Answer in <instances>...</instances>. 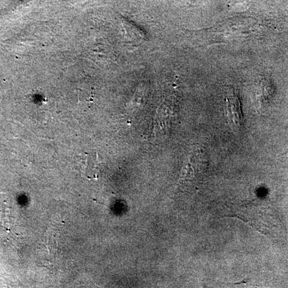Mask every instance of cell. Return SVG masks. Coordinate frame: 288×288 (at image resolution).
<instances>
[{
  "mask_svg": "<svg viewBox=\"0 0 288 288\" xmlns=\"http://www.w3.org/2000/svg\"><path fill=\"white\" fill-rule=\"evenodd\" d=\"M124 27L126 34H127V37L133 39L134 41H140L144 39V33L136 26L133 25L130 23H126Z\"/></svg>",
  "mask_w": 288,
  "mask_h": 288,
  "instance_id": "obj_5",
  "label": "cell"
},
{
  "mask_svg": "<svg viewBox=\"0 0 288 288\" xmlns=\"http://www.w3.org/2000/svg\"><path fill=\"white\" fill-rule=\"evenodd\" d=\"M209 168V156L202 147L191 148L182 172L180 185L183 188L197 187L204 179Z\"/></svg>",
  "mask_w": 288,
  "mask_h": 288,
  "instance_id": "obj_1",
  "label": "cell"
},
{
  "mask_svg": "<svg viewBox=\"0 0 288 288\" xmlns=\"http://www.w3.org/2000/svg\"><path fill=\"white\" fill-rule=\"evenodd\" d=\"M101 162L99 161L96 155H92L88 157L85 173L89 178L98 177L101 173Z\"/></svg>",
  "mask_w": 288,
  "mask_h": 288,
  "instance_id": "obj_4",
  "label": "cell"
},
{
  "mask_svg": "<svg viewBox=\"0 0 288 288\" xmlns=\"http://www.w3.org/2000/svg\"><path fill=\"white\" fill-rule=\"evenodd\" d=\"M226 114L231 128L236 133L241 131L244 124L241 102L235 88L228 90L226 96Z\"/></svg>",
  "mask_w": 288,
  "mask_h": 288,
  "instance_id": "obj_2",
  "label": "cell"
},
{
  "mask_svg": "<svg viewBox=\"0 0 288 288\" xmlns=\"http://www.w3.org/2000/svg\"><path fill=\"white\" fill-rule=\"evenodd\" d=\"M247 26H217L213 29L215 33L220 35H225L226 37L236 38L245 37L249 34Z\"/></svg>",
  "mask_w": 288,
  "mask_h": 288,
  "instance_id": "obj_3",
  "label": "cell"
}]
</instances>
